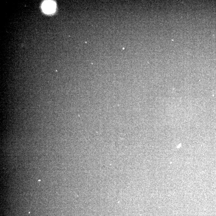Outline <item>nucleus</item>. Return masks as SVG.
<instances>
[{
	"mask_svg": "<svg viewBox=\"0 0 216 216\" xmlns=\"http://www.w3.org/2000/svg\"><path fill=\"white\" fill-rule=\"evenodd\" d=\"M42 9L45 13L47 14L53 13L55 10L56 4L53 1H45L42 5Z\"/></svg>",
	"mask_w": 216,
	"mask_h": 216,
	"instance_id": "nucleus-1",
	"label": "nucleus"
}]
</instances>
